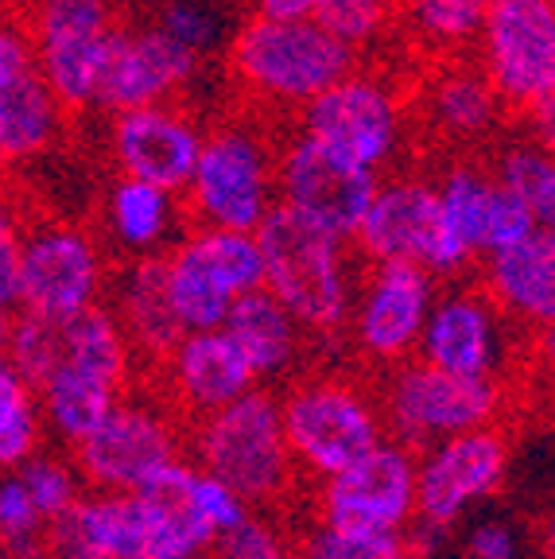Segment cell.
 <instances>
[{
  "instance_id": "1",
  "label": "cell",
  "mask_w": 555,
  "mask_h": 559,
  "mask_svg": "<svg viewBox=\"0 0 555 559\" xmlns=\"http://www.w3.org/2000/svg\"><path fill=\"white\" fill-rule=\"evenodd\" d=\"M264 245L269 292L311 331V338H339L350 331L362 280L350 264L346 237L315 226L311 218L295 214L276 202L264 226L257 229Z\"/></svg>"
},
{
  "instance_id": "2",
  "label": "cell",
  "mask_w": 555,
  "mask_h": 559,
  "mask_svg": "<svg viewBox=\"0 0 555 559\" xmlns=\"http://www.w3.org/2000/svg\"><path fill=\"white\" fill-rule=\"evenodd\" d=\"M226 62L245 94L304 114L322 90L354 70L357 51L315 16L287 20L249 12L229 39Z\"/></svg>"
},
{
  "instance_id": "3",
  "label": "cell",
  "mask_w": 555,
  "mask_h": 559,
  "mask_svg": "<svg viewBox=\"0 0 555 559\" xmlns=\"http://www.w3.org/2000/svg\"><path fill=\"white\" fill-rule=\"evenodd\" d=\"M187 459L229 481L249 506H280L304 478L284 428V404L269 384L187 424Z\"/></svg>"
},
{
  "instance_id": "4",
  "label": "cell",
  "mask_w": 555,
  "mask_h": 559,
  "mask_svg": "<svg viewBox=\"0 0 555 559\" xmlns=\"http://www.w3.org/2000/svg\"><path fill=\"white\" fill-rule=\"evenodd\" d=\"M295 466L311 481H327L389 436L381 389H365L342 373L299 377L280 393Z\"/></svg>"
},
{
  "instance_id": "5",
  "label": "cell",
  "mask_w": 555,
  "mask_h": 559,
  "mask_svg": "<svg viewBox=\"0 0 555 559\" xmlns=\"http://www.w3.org/2000/svg\"><path fill=\"white\" fill-rule=\"evenodd\" d=\"M4 361L20 369L35 389L67 373H94L109 381H132L137 346L109 304L70 314L16 311L4 319Z\"/></svg>"
},
{
  "instance_id": "6",
  "label": "cell",
  "mask_w": 555,
  "mask_h": 559,
  "mask_svg": "<svg viewBox=\"0 0 555 559\" xmlns=\"http://www.w3.org/2000/svg\"><path fill=\"white\" fill-rule=\"evenodd\" d=\"M182 202L191 226L261 229L280 202V152L257 124H217L206 132Z\"/></svg>"
},
{
  "instance_id": "7",
  "label": "cell",
  "mask_w": 555,
  "mask_h": 559,
  "mask_svg": "<svg viewBox=\"0 0 555 559\" xmlns=\"http://www.w3.org/2000/svg\"><path fill=\"white\" fill-rule=\"evenodd\" d=\"M377 389H381L389 436L409 443L412 451H427L447 436L497 424L505 408L501 377H462L424 358L385 369V381Z\"/></svg>"
},
{
  "instance_id": "8",
  "label": "cell",
  "mask_w": 555,
  "mask_h": 559,
  "mask_svg": "<svg viewBox=\"0 0 555 559\" xmlns=\"http://www.w3.org/2000/svg\"><path fill=\"white\" fill-rule=\"evenodd\" d=\"M70 454L90 489H144L187 459V419L167 401L125 396L114 416Z\"/></svg>"
},
{
  "instance_id": "9",
  "label": "cell",
  "mask_w": 555,
  "mask_h": 559,
  "mask_svg": "<svg viewBox=\"0 0 555 559\" xmlns=\"http://www.w3.org/2000/svg\"><path fill=\"white\" fill-rule=\"evenodd\" d=\"M420 516V451L400 439L357 459L315 489V521L346 533H409Z\"/></svg>"
},
{
  "instance_id": "10",
  "label": "cell",
  "mask_w": 555,
  "mask_h": 559,
  "mask_svg": "<svg viewBox=\"0 0 555 559\" xmlns=\"http://www.w3.org/2000/svg\"><path fill=\"white\" fill-rule=\"evenodd\" d=\"M20 20L62 105L70 114L94 109L105 55L121 27L114 4L109 0H27Z\"/></svg>"
},
{
  "instance_id": "11",
  "label": "cell",
  "mask_w": 555,
  "mask_h": 559,
  "mask_svg": "<svg viewBox=\"0 0 555 559\" xmlns=\"http://www.w3.org/2000/svg\"><path fill=\"white\" fill-rule=\"evenodd\" d=\"M381 191V171L330 148L311 132H295L280 148V202L315 226L354 241Z\"/></svg>"
},
{
  "instance_id": "12",
  "label": "cell",
  "mask_w": 555,
  "mask_h": 559,
  "mask_svg": "<svg viewBox=\"0 0 555 559\" xmlns=\"http://www.w3.org/2000/svg\"><path fill=\"white\" fill-rule=\"evenodd\" d=\"M435 299H439V276L424 264H369V276H362V292H357L354 319L346 331L357 358H365L381 373L416 358Z\"/></svg>"
},
{
  "instance_id": "13",
  "label": "cell",
  "mask_w": 555,
  "mask_h": 559,
  "mask_svg": "<svg viewBox=\"0 0 555 559\" xmlns=\"http://www.w3.org/2000/svg\"><path fill=\"white\" fill-rule=\"evenodd\" d=\"M477 67L486 70L509 109L529 114L555 94V4L494 0L477 35Z\"/></svg>"
},
{
  "instance_id": "14",
  "label": "cell",
  "mask_w": 555,
  "mask_h": 559,
  "mask_svg": "<svg viewBox=\"0 0 555 559\" xmlns=\"http://www.w3.org/2000/svg\"><path fill=\"white\" fill-rule=\"evenodd\" d=\"M299 129L327 140L357 164L385 171L404 144V102L381 74L350 70L330 90H322L304 114Z\"/></svg>"
},
{
  "instance_id": "15",
  "label": "cell",
  "mask_w": 555,
  "mask_h": 559,
  "mask_svg": "<svg viewBox=\"0 0 555 559\" xmlns=\"http://www.w3.org/2000/svg\"><path fill=\"white\" fill-rule=\"evenodd\" d=\"M509 478V436L497 424L447 436L420 451V516L462 524Z\"/></svg>"
},
{
  "instance_id": "16",
  "label": "cell",
  "mask_w": 555,
  "mask_h": 559,
  "mask_svg": "<svg viewBox=\"0 0 555 559\" xmlns=\"http://www.w3.org/2000/svg\"><path fill=\"white\" fill-rule=\"evenodd\" d=\"M70 109L47 82L24 20L0 32V156L9 167L32 164L55 148Z\"/></svg>"
},
{
  "instance_id": "17",
  "label": "cell",
  "mask_w": 555,
  "mask_h": 559,
  "mask_svg": "<svg viewBox=\"0 0 555 559\" xmlns=\"http://www.w3.org/2000/svg\"><path fill=\"white\" fill-rule=\"evenodd\" d=\"M202 59L182 47L179 39L152 24H121L109 44L102 67V82H97V114L114 117L125 109H140V105H160L172 102L175 94L191 86L199 74Z\"/></svg>"
},
{
  "instance_id": "18",
  "label": "cell",
  "mask_w": 555,
  "mask_h": 559,
  "mask_svg": "<svg viewBox=\"0 0 555 559\" xmlns=\"http://www.w3.org/2000/svg\"><path fill=\"white\" fill-rule=\"evenodd\" d=\"M109 269L94 234L79 226L24 229V307L47 314H70L105 304ZM20 307V311H24Z\"/></svg>"
},
{
  "instance_id": "19",
  "label": "cell",
  "mask_w": 555,
  "mask_h": 559,
  "mask_svg": "<svg viewBox=\"0 0 555 559\" xmlns=\"http://www.w3.org/2000/svg\"><path fill=\"white\" fill-rule=\"evenodd\" d=\"M156 373L160 384H164V401L187 424L241 401L245 393H252L261 384L249 354L226 326L187 331L172 346V354L156 366Z\"/></svg>"
},
{
  "instance_id": "20",
  "label": "cell",
  "mask_w": 555,
  "mask_h": 559,
  "mask_svg": "<svg viewBox=\"0 0 555 559\" xmlns=\"http://www.w3.org/2000/svg\"><path fill=\"white\" fill-rule=\"evenodd\" d=\"M206 132L182 105L160 102L109 117V152L117 171L182 194L199 167Z\"/></svg>"
},
{
  "instance_id": "21",
  "label": "cell",
  "mask_w": 555,
  "mask_h": 559,
  "mask_svg": "<svg viewBox=\"0 0 555 559\" xmlns=\"http://www.w3.org/2000/svg\"><path fill=\"white\" fill-rule=\"evenodd\" d=\"M505 319L509 314L486 288L439 292L416 358L462 377H501Z\"/></svg>"
},
{
  "instance_id": "22",
  "label": "cell",
  "mask_w": 555,
  "mask_h": 559,
  "mask_svg": "<svg viewBox=\"0 0 555 559\" xmlns=\"http://www.w3.org/2000/svg\"><path fill=\"white\" fill-rule=\"evenodd\" d=\"M435 241H439V183H432L427 175L381 179V191L354 237L362 261H412L432 269Z\"/></svg>"
},
{
  "instance_id": "23",
  "label": "cell",
  "mask_w": 555,
  "mask_h": 559,
  "mask_svg": "<svg viewBox=\"0 0 555 559\" xmlns=\"http://www.w3.org/2000/svg\"><path fill=\"white\" fill-rule=\"evenodd\" d=\"M102 222L125 257H160L191 229L182 194L125 171L105 191Z\"/></svg>"
},
{
  "instance_id": "24",
  "label": "cell",
  "mask_w": 555,
  "mask_h": 559,
  "mask_svg": "<svg viewBox=\"0 0 555 559\" xmlns=\"http://www.w3.org/2000/svg\"><path fill=\"white\" fill-rule=\"evenodd\" d=\"M109 307L129 331L137 358L156 369L160 361L172 354L175 342L187 334L179 311L172 304V288H167V253L160 257H129L114 284V299Z\"/></svg>"
},
{
  "instance_id": "25",
  "label": "cell",
  "mask_w": 555,
  "mask_h": 559,
  "mask_svg": "<svg viewBox=\"0 0 555 559\" xmlns=\"http://www.w3.org/2000/svg\"><path fill=\"white\" fill-rule=\"evenodd\" d=\"M482 288L501 304L512 323H555V234L540 229L509 253L486 257Z\"/></svg>"
},
{
  "instance_id": "26",
  "label": "cell",
  "mask_w": 555,
  "mask_h": 559,
  "mask_svg": "<svg viewBox=\"0 0 555 559\" xmlns=\"http://www.w3.org/2000/svg\"><path fill=\"white\" fill-rule=\"evenodd\" d=\"M226 331L241 342L261 384H280L295 377L304 361V346L311 338V331L269 288H257L237 299L226 319Z\"/></svg>"
},
{
  "instance_id": "27",
  "label": "cell",
  "mask_w": 555,
  "mask_h": 559,
  "mask_svg": "<svg viewBox=\"0 0 555 559\" xmlns=\"http://www.w3.org/2000/svg\"><path fill=\"white\" fill-rule=\"evenodd\" d=\"M494 175L474 164H454L439 179V241H435L432 272L451 280L482 261V222Z\"/></svg>"
},
{
  "instance_id": "28",
  "label": "cell",
  "mask_w": 555,
  "mask_h": 559,
  "mask_svg": "<svg viewBox=\"0 0 555 559\" xmlns=\"http://www.w3.org/2000/svg\"><path fill=\"white\" fill-rule=\"evenodd\" d=\"M427 121L451 140H482L497 129L501 114L509 109L489 74L470 62H447L427 79L424 90Z\"/></svg>"
},
{
  "instance_id": "29",
  "label": "cell",
  "mask_w": 555,
  "mask_h": 559,
  "mask_svg": "<svg viewBox=\"0 0 555 559\" xmlns=\"http://www.w3.org/2000/svg\"><path fill=\"white\" fill-rule=\"evenodd\" d=\"M129 396V384L109 381V377L94 373H67L55 377L39 389L47 416V436L55 439V447L74 451L79 443H86L105 419L114 416L117 404Z\"/></svg>"
},
{
  "instance_id": "30",
  "label": "cell",
  "mask_w": 555,
  "mask_h": 559,
  "mask_svg": "<svg viewBox=\"0 0 555 559\" xmlns=\"http://www.w3.org/2000/svg\"><path fill=\"white\" fill-rule=\"evenodd\" d=\"M167 288H172V304L187 331L226 326L229 311L237 304L229 284L210 269V261L199 253V245L187 234L167 249Z\"/></svg>"
},
{
  "instance_id": "31",
  "label": "cell",
  "mask_w": 555,
  "mask_h": 559,
  "mask_svg": "<svg viewBox=\"0 0 555 559\" xmlns=\"http://www.w3.org/2000/svg\"><path fill=\"white\" fill-rule=\"evenodd\" d=\"M47 416L39 389L20 373L12 361L0 366V463L4 471H16L35 451H44Z\"/></svg>"
},
{
  "instance_id": "32",
  "label": "cell",
  "mask_w": 555,
  "mask_h": 559,
  "mask_svg": "<svg viewBox=\"0 0 555 559\" xmlns=\"http://www.w3.org/2000/svg\"><path fill=\"white\" fill-rule=\"evenodd\" d=\"M494 0H400V16L420 44L432 51L454 55L477 47Z\"/></svg>"
},
{
  "instance_id": "33",
  "label": "cell",
  "mask_w": 555,
  "mask_h": 559,
  "mask_svg": "<svg viewBox=\"0 0 555 559\" xmlns=\"http://www.w3.org/2000/svg\"><path fill=\"white\" fill-rule=\"evenodd\" d=\"M20 481L27 486V493H32V501L39 506V513L47 516V521H59V516H67L70 509L79 506L82 498L90 493V481L86 474L79 471V463H74V454L70 451H35L27 463L16 466Z\"/></svg>"
},
{
  "instance_id": "34",
  "label": "cell",
  "mask_w": 555,
  "mask_h": 559,
  "mask_svg": "<svg viewBox=\"0 0 555 559\" xmlns=\"http://www.w3.org/2000/svg\"><path fill=\"white\" fill-rule=\"evenodd\" d=\"M156 24L182 47H191L199 59L229 51V39L237 32L226 0H164L156 9Z\"/></svg>"
},
{
  "instance_id": "35",
  "label": "cell",
  "mask_w": 555,
  "mask_h": 559,
  "mask_svg": "<svg viewBox=\"0 0 555 559\" xmlns=\"http://www.w3.org/2000/svg\"><path fill=\"white\" fill-rule=\"evenodd\" d=\"M0 540L9 559H51V521L39 513L16 471L0 481Z\"/></svg>"
},
{
  "instance_id": "36",
  "label": "cell",
  "mask_w": 555,
  "mask_h": 559,
  "mask_svg": "<svg viewBox=\"0 0 555 559\" xmlns=\"http://www.w3.org/2000/svg\"><path fill=\"white\" fill-rule=\"evenodd\" d=\"M295 559H420L409 533H346L315 521Z\"/></svg>"
},
{
  "instance_id": "37",
  "label": "cell",
  "mask_w": 555,
  "mask_h": 559,
  "mask_svg": "<svg viewBox=\"0 0 555 559\" xmlns=\"http://www.w3.org/2000/svg\"><path fill=\"white\" fill-rule=\"evenodd\" d=\"M497 175L529 199V206L536 210V218H540V229H552L555 234V156L552 152L540 148L536 140H532V144H512V148H505L501 159H497Z\"/></svg>"
},
{
  "instance_id": "38",
  "label": "cell",
  "mask_w": 555,
  "mask_h": 559,
  "mask_svg": "<svg viewBox=\"0 0 555 559\" xmlns=\"http://www.w3.org/2000/svg\"><path fill=\"white\" fill-rule=\"evenodd\" d=\"M532 234H540L536 210L529 206L517 187H509L501 175L494 171V187H489L486 202V222H482V261L497 253H509L517 245H524Z\"/></svg>"
},
{
  "instance_id": "39",
  "label": "cell",
  "mask_w": 555,
  "mask_h": 559,
  "mask_svg": "<svg viewBox=\"0 0 555 559\" xmlns=\"http://www.w3.org/2000/svg\"><path fill=\"white\" fill-rule=\"evenodd\" d=\"M400 9V0H319L315 20L322 27L339 35L342 44H350L354 51L377 44L392 24V12Z\"/></svg>"
},
{
  "instance_id": "40",
  "label": "cell",
  "mask_w": 555,
  "mask_h": 559,
  "mask_svg": "<svg viewBox=\"0 0 555 559\" xmlns=\"http://www.w3.org/2000/svg\"><path fill=\"white\" fill-rule=\"evenodd\" d=\"M295 551H299V544L287 540L284 528L257 509L234 533L217 536L210 559H295Z\"/></svg>"
},
{
  "instance_id": "41",
  "label": "cell",
  "mask_w": 555,
  "mask_h": 559,
  "mask_svg": "<svg viewBox=\"0 0 555 559\" xmlns=\"http://www.w3.org/2000/svg\"><path fill=\"white\" fill-rule=\"evenodd\" d=\"M0 304H4V319L24 307V229L12 210H4V226H0Z\"/></svg>"
},
{
  "instance_id": "42",
  "label": "cell",
  "mask_w": 555,
  "mask_h": 559,
  "mask_svg": "<svg viewBox=\"0 0 555 559\" xmlns=\"http://www.w3.org/2000/svg\"><path fill=\"white\" fill-rule=\"evenodd\" d=\"M467 559H521V528L505 516H477L467 524L462 536Z\"/></svg>"
},
{
  "instance_id": "43",
  "label": "cell",
  "mask_w": 555,
  "mask_h": 559,
  "mask_svg": "<svg viewBox=\"0 0 555 559\" xmlns=\"http://www.w3.org/2000/svg\"><path fill=\"white\" fill-rule=\"evenodd\" d=\"M524 117H529V124H532V140L555 156V94L544 97L540 105H532Z\"/></svg>"
},
{
  "instance_id": "44",
  "label": "cell",
  "mask_w": 555,
  "mask_h": 559,
  "mask_svg": "<svg viewBox=\"0 0 555 559\" xmlns=\"http://www.w3.org/2000/svg\"><path fill=\"white\" fill-rule=\"evenodd\" d=\"M319 0H252V12H264V16H315Z\"/></svg>"
},
{
  "instance_id": "45",
  "label": "cell",
  "mask_w": 555,
  "mask_h": 559,
  "mask_svg": "<svg viewBox=\"0 0 555 559\" xmlns=\"http://www.w3.org/2000/svg\"><path fill=\"white\" fill-rule=\"evenodd\" d=\"M536 358L544 361L547 373H555V323H547L536 331Z\"/></svg>"
},
{
  "instance_id": "46",
  "label": "cell",
  "mask_w": 555,
  "mask_h": 559,
  "mask_svg": "<svg viewBox=\"0 0 555 559\" xmlns=\"http://www.w3.org/2000/svg\"><path fill=\"white\" fill-rule=\"evenodd\" d=\"M547 548H552V556H555V516L547 521Z\"/></svg>"
},
{
  "instance_id": "47",
  "label": "cell",
  "mask_w": 555,
  "mask_h": 559,
  "mask_svg": "<svg viewBox=\"0 0 555 559\" xmlns=\"http://www.w3.org/2000/svg\"><path fill=\"white\" fill-rule=\"evenodd\" d=\"M552 4H555V0H552Z\"/></svg>"
}]
</instances>
